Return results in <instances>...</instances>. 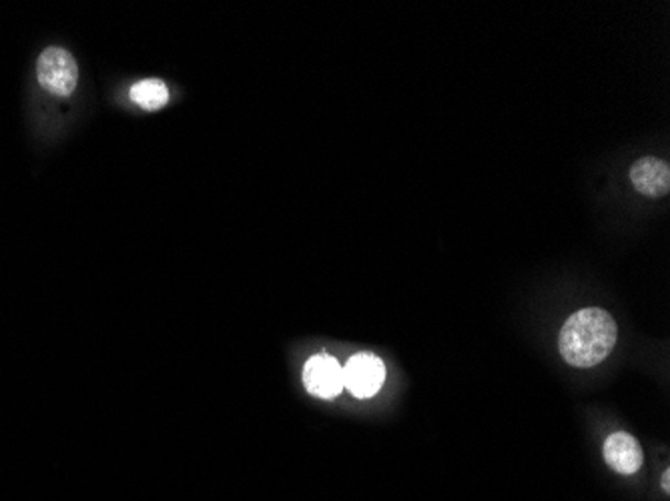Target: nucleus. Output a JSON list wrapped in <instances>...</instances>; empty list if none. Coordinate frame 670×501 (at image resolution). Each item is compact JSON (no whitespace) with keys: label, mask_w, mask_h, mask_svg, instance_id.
Returning <instances> with one entry per match:
<instances>
[{"label":"nucleus","mask_w":670,"mask_h":501,"mask_svg":"<svg viewBox=\"0 0 670 501\" xmlns=\"http://www.w3.org/2000/svg\"><path fill=\"white\" fill-rule=\"evenodd\" d=\"M618 339L615 317L605 309L588 307L572 313L561 331V353L566 363L588 370L610 355Z\"/></svg>","instance_id":"nucleus-1"},{"label":"nucleus","mask_w":670,"mask_h":501,"mask_svg":"<svg viewBox=\"0 0 670 501\" xmlns=\"http://www.w3.org/2000/svg\"><path fill=\"white\" fill-rule=\"evenodd\" d=\"M36 81L46 93L55 97L65 98L73 95L78 83L75 56L63 46L44 49L36 61Z\"/></svg>","instance_id":"nucleus-2"},{"label":"nucleus","mask_w":670,"mask_h":501,"mask_svg":"<svg viewBox=\"0 0 670 501\" xmlns=\"http://www.w3.org/2000/svg\"><path fill=\"white\" fill-rule=\"evenodd\" d=\"M384 382L385 365L372 353H358L343 367V387H348L353 397H374Z\"/></svg>","instance_id":"nucleus-3"},{"label":"nucleus","mask_w":670,"mask_h":501,"mask_svg":"<svg viewBox=\"0 0 670 501\" xmlns=\"http://www.w3.org/2000/svg\"><path fill=\"white\" fill-rule=\"evenodd\" d=\"M304 385L316 397L333 399L343 390V367L330 355H313L304 367Z\"/></svg>","instance_id":"nucleus-4"},{"label":"nucleus","mask_w":670,"mask_h":501,"mask_svg":"<svg viewBox=\"0 0 670 501\" xmlns=\"http://www.w3.org/2000/svg\"><path fill=\"white\" fill-rule=\"evenodd\" d=\"M630 181L645 196H664L670 191V169L659 157H642L630 167Z\"/></svg>","instance_id":"nucleus-5"},{"label":"nucleus","mask_w":670,"mask_h":501,"mask_svg":"<svg viewBox=\"0 0 670 501\" xmlns=\"http://www.w3.org/2000/svg\"><path fill=\"white\" fill-rule=\"evenodd\" d=\"M605 459L606 463L618 473L630 476L642 468L645 456H642V447L638 446L635 437L628 436L627 431H618L605 441Z\"/></svg>","instance_id":"nucleus-6"},{"label":"nucleus","mask_w":670,"mask_h":501,"mask_svg":"<svg viewBox=\"0 0 670 501\" xmlns=\"http://www.w3.org/2000/svg\"><path fill=\"white\" fill-rule=\"evenodd\" d=\"M131 98L135 105L145 110H157L166 107L169 100V90L163 81L159 78H145L131 87Z\"/></svg>","instance_id":"nucleus-7"},{"label":"nucleus","mask_w":670,"mask_h":501,"mask_svg":"<svg viewBox=\"0 0 670 501\" xmlns=\"http://www.w3.org/2000/svg\"><path fill=\"white\" fill-rule=\"evenodd\" d=\"M670 473H669V469H667V471H664V476H662V488H664V491H670Z\"/></svg>","instance_id":"nucleus-8"}]
</instances>
